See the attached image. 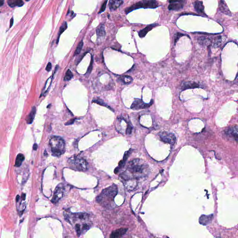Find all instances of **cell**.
I'll return each mask as SVG.
<instances>
[{
    "mask_svg": "<svg viewBox=\"0 0 238 238\" xmlns=\"http://www.w3.org/2000/svg\"><path fill=\"white\" fill-rule=\"evenodd\" d=\"M219 7H220V11L226 14L231 15V13L230 12L227 6L226 5L224 1L220 0L219 2Z\"/></svg>",
    "mask_w": 238,
    "mask_h": 238,
    "instance_id": "cell-17",
    "label": "cell"
},
{
    "mask_svg": "<svg viewBox=\"0 0 238 238\" xmlns=\"http://www.w3.org/2000/svg\"><path fill=\"white\" fill-rule=\"evenodd\" d=\"M75 121V119H71L69 121H67V122H66L65 124V125H72V124H73L74 123Z\"/></svg>",
    "mask_w": 238,
    "mask_h": 238,
    "instance_id": "cell-37",
    "label": "cell"
},
{
    "mask_svg": "<svg viewBox=\"0 0 238 238\" xmlns=\"http://www.w3.org/2000/svg\"></svg>",
    "mask_w": 238,
    "mask_h": 238,
    "instance_id": "cell-44",
    "label": "cell"
},
{
    "mask_svg": "<svg viewBox=\"0 0 238 238\" xmlns=\"http://www.w3.org/2000/svg\"><path fill=\"white\" fill-rule=\"evenodd\" d=\"M213 218V214L209 215H203L200 218L199 222L200 224L206 225L210 224Z\"/></svg>",
    "mask_w": 238,
    "mask_h": 238,
    "instance_id": "cell-12",
    "label": "cell"
},
{
    "mask_svg": "<svg viewBox=\"0 0 238 238\" xmlns=\"http://www.w3.org/2000/svg\"><path fill=\"white\" fill-rule=\"evenodd\" d=\"M127 169L128 172L125 173L128 180L136 179L145 176L148 172V166L141 160L135 159L128 163Z\"/></svg>",
    "mask_w": 238,
    "mask_h": 238,
    "instance_id": "cell-1",
    "label": "cell"
},
{
    "mask_svg": "<svg viewBox=\"0 0 238 238\" xmlns=\"http://www.w3.org/2000/svg\"><path fill=\"white\" fill-rule=\"evenodd\" d=\"M52 69V64L51 63H49L47 67H46V70L48 71V72H50V71Z\"/></svg>",
    "mask_w": 238,
    "mask_h": 238,
    "instance_id": "cell-36",
    "label": "cell"
},
{
    "mask_svg": "<svg viewBox=\"0 0 238 238\" xmlns=\"http://www.w3.org/2000/svg\"><path fill=\"white\" fill-rule=\"evenodd\" d=\"M36 113V108L35 107H34L32 108L31 111L30 112V113L27 117L26 121L27 124H30L32 123L35 117Z\"/></svg>",
    "mask_w": 238,
    "mask_h": 238,
    "instance_id": "cell-20",
    "label": "cell"
},
{
    "mask_svg": "<svg viewBox=\"0 0 238 238\" xmlns=\"http://www.w3.org/2000/svg\"><path fill=\"white\" fill-rule=\"evenodd\" d=\"M83 40H82L81 41V42L79 43V44L78 45L76 49V50L75 52V54L74 55H77L78 54H80V52L82 50V49L83 48Z\"/></svg>",
    "mask_w": 238,
    "mask_h": 238,
    "instance_id": "cell-28",
    "label": "cell"
},
{
    "mask_svg": "<svg viewBox=\"0 0 238 238\" xmlns=\"http://www.w3.org/2000/svg\"><path fill=\"white\" fill-rule=\"evenodd\" d=\"M74 75L71 71L70 69H68L66 73V75L64 77V81H69L72 79Z\"/></svg>",
    "mask_w": 238,
    "mask_h": 238,
    "instance_id": "cell-27",
    "label": "cell"
},
{
    "mask_svg": "<svg viewBox=\"0 0 238 238\" xmlns=\"http://www.w3.org/2000/svg\"><path fill=\"white\" fill-rule=\"evenodd\" d=\"M24 156L22 153H19L17 155V157L15 160V166L17 167L21 166L23 163V161L24 160Z\"/></svg>",
    "mask_w": 238,
    "mask_h": 238,
    "instance_id": "cell-23",
    "label": "cell"
},
{
    "mask_svg": "<svg viewBox=\"0 0 238 238\" xmlns=\"http://www.w3.org/2000/svg\"><path fill=\"white\" fill-rule=\"evenodd\" d=\"M4 4V1L3 0H0V6H2Z\"/></svg>",
    "mask_w": 238,
    "mask_h": 238,
    "instance_id": "cell-42",
    "label": "cell"
},
{
    "mask_svg": "<svg viewBox=\"0 0 238 238\" xmlns=\"http://www.w3.org/2000/svg\"><path fill=\"white\" fill-rule=\"evenodd\" d=\"M50 145L53 154L55 156L59 157L65 152V142L59 136H52L50 139Z\"/></svg>",
    "mask_w": 238,
    "mask_h": 238,
    "instance_id": "cell-3",
    "label": "cell"
},
{
    "mask_svg": "<svg viewBox=\"0 0 238 238\" xmlns=\"http://www.w3.org/2000/svg\"><path fill=\"white\" fill-rule=\"evenodd\" d=\"M75 229L76 232L78 236H80L81 233V226L79 224H76L75 225Z\"/></svg>",
    "mask_w": 238,
    "mask_h": 238,
    "instance_id": "cell-30",
    "label": "cell"
},
{
    "mask_svg": "<svg viewBox=\"0 0 238 238\" xmlns=\"http://www.w3.org/2000/svg\"><path fill=\"white\" fill-rule=\"evenodd\" d=\"M10 27H11L12 26H13V18H11V20H10Z\"/></svg>",
    "mask_w": 238,
    "mask_h": 238,
    "instance_id": "cell-39",
    "label": "cell"
},
{
    "mask_svg": "<svg viewBox=\"0 0 238 238\" xmlns=\"http://www.w3.org/2000/svg\"><path fill=\"white\" fill-rule=\"evenodd\" d=\"M67 23L66 22H64L63 23L62 25L60 27V29H59V31L58 36L57 40V43H58L59 41V39H60V37L61 35L65 31V30L67 28Z\"/></svg>",
    "mask_w": 238,
    "mask_h": 238,
    "instance_id": "cell-24",
    "label": "cell"
},
{
    "mask_svg": "<svg viewBox=\"0 0 238 238\" xmlns=\"http://www.w3.org/2000/svg\"><path fill=\"white\" fill-rule=\"evenodd\" d=\"M136 179H129V180H124L125 183L124 185L126 186V188L128 190H133L136 186Z\"/></svg>",
    "mask_w": 238,
    "mask_h": 238,
    "instance_id": "cell-18",
    "label": "cell"
},
{
    "mask_svg": "<svg viewBox=\"0 0 238 238\" xmlns=\"http://www.w3.org/2000/svg\"><path fill=\"white\" fill-rule=\"evenodd\" d=\"M119 170H120V168L119 167H117L115 168V169H114V172L115 173V174H117L118 173L119 171Z\"/></svg>",
    "mask_w": 238,
    "mask_h": 238,
    "instance_id": "cell-38",
    "label": "cell"
},
{
    "mask_svg": "<svg viewBox=\"0 0 238 238\" xmlns=\"http://www.w3.org/2000/svg\"><path fill=\"white\" fill-rule=\"evenodd\" d=\"M25 197H26V194L23 193L22 194V198L23 199V200H25Z\"/></svg>",
    "mask_w": 238,
    "mask_h": 238,
    "instance_id": "cell-41",
    "label": "cell"
},
{
    "mask_svg": "<svg viewBox=\"0 0 238 238\" xmlns=\"http://www.w3.org/2000/svg\"><path fill=\"white\" fill-rule=\"evenodd\" d=\"M159 6V3L156 0H142L132 5L129 8H126L125 11L126 13H128L134 10L140 8L155 9L157 8Z\"/></svg>",
    "mask_w": 238,
    "mask_h": 238,
    "instance_id": "cell-4",
    "label": "cell"
},
{
    "mask_svg": "<svg viewBox=\"0 0 238 238\" xmlns=\"http://www.w3.org/2000/svg\"><path fill=\"white\" fill-rule=\"evenodd\" d=\"M200 87V85L195 82H185L182 85V89L185 90L189 88H195Z\"/></svg>",
    "mask_w": 238,
    "mask_h": 238,
    "instance_id": "cell-15",
    "label": "cell"
},
{
    "mask_svg": "<svg viewBox=\"0 0 238 238\" xmlns=\"http://www.w3.org/2000/svg\"><path fill=\"white\" fill-rule=\"evenodd\" d=\"M96 34L98 38H104L106 36V32L103 24L100 25L96 29Z\"/></svg>",
    "mask_w": 238,
    "mask_h": 238,
    "instance_id": "cell-19",
    "label": "cell"
},
{
    "mask_svg": "<svg viewBox=\"0 0 238 238\" xmlns=\"http://www.w3.org/2000/svg\"><path fill=\"white\" fill-rule=\"evenodd\" d=\"M108 2V1H105L103 2V3L100 9V11H99V13H100L102 12H104L105 11V10L106 9V5H107V3Z\"/></svg>",
    "mask_w": 238,
    "mask_h": 238,
    "instance_id": "cell-32",
    "label": "cell"
},
{
    "mask_svg": "<svg viewBox=\"0 0 238 238\" xmlns=\"http://www.w3.org/2000/svg\"><path fill=\"white\" fill-rule=\"evenodd\" d=\"M65 190L63 184H60L57 186L54 192V196L51 201L53 203H56L63 197Z\"/></svg>",
    "mask_w": 238,
    "mask_h": 238,
    "instance_id": "cell-7",
    "label": "cell"
},
{
    "mask_svg": "<svg viewBox=\"0 0 238 238\" xmlns=\"http://www.w3.org/2000/svg\"><path fill=\"white\" fill-rule=\"evenodd\" d=\"M193 6L196 11L198 13L205 15L204 12V7L203 5V2L201 1H196L193 3Z\"/></svg>",
    "mask_w": 238,
    "mask_h": 238,
    "instance_id": "cell-14",
    "label": "cell"
},
{
    "mask_svg": "<svg viewBox=\"0 0 238 238\" xmlns=\"http://www.w3.org/2000/svg\"><path fill=\"white\" fill-rule=\"evenodd\" d=\"M184 36V35L183 34H182L181 33H176L175 35V43H176V42L178 41V40L180 39V37H181V36Z\"/></svg>",
    "mask_w": 238,
    "mask_h": 238,
    "instance_id": "cell-33",
    "label": "cell"
},
{
    "mask_svg": "<svg viewBox=\"0 0 238 238\" xmlns=\"http://www.w3.org/2000/svg\"><path fill=\"white\" fill-rule=\"evenodd\" d=\"M159 136L162 141L165 143L171 145L175 143L176 137L175 135L172 133L166 132H162L160 133Z\"/></svg>",
    "mask_w": 238,
    "mask_h": 238,
    "instance_id": "cell-6",
    "label": "cell"
},
{
    "mask_svg": "<svg viewBox=\"0 0 238 238\" xmlns=\"http://www.w3.org/2000/svg\"><path fill=\"white\" fill-rule=\"evenodd\" d=\"M71 163L75 166L77 170L79 171H85L88 169V164L85 160L83 158H75L72 159Z\"/></svg>",
    "mask_w": 238,
    "mask_h": 238,
    "instance_id": "cell-5",
    "label": "cell"
},
{
    "mask_svg": "<svg viewBox=\"0 0 238 238\" xmlns=\"http://www.w3.org/2000/svg\"><path fill=\"white\" fill-rule=\"evenodd\" d=\"M19 198H20V196L19 195H17V197H16V202H18L19 200Z\"/></svg>",
    "mask_w": 238,
    "mask_h": 238,
    "instance_id": "cell-43",
    "label": "cell"
},
{
    "mask_svg": "<svg viewBox=\"0 0 238 238\" xmlns=\"http://www.w3.org/2000/svg\"><path fill=\"white\" fill-rule=\"evenodd\" d=\"M8 3L9 5V6L11 8H13L15 6L21 7V6H23L24 4L23 1L21 0H9L8 1Z\"/></svg>",
    "mask_w": 238,
    "mask_h": 238,
    "instance_id": "cell-21",
    "label": "cell"
},
{
    "mask_svg": "<svg viewBox=\"0 0 238 238\" xmlns=\"http://www.w3.org/2000/svg\"><path fill=\"white\" fill-rule=\"evenodd\" d=\"M170 4L168 6L170 10H179L183 8L186 1L185 0H170Z\"/></svg>",
    "mask_w": 238,
    "mask_h": 238,
    "instance_id": "cell-9",
    "label": "cell"
},
{
    "mask_svg": "<svg viewBox=\"0 0 238 238\" xmlns=\"http://www.w3.org/2000/svg\"><path fill=\"white\" fill-rule=\"evenodd\" d=\"M157 25L156 24H153L148 25V26L144 28V29L141 30L139 33V36L140 38H143L148 34V32L152 30L153 28L156 27Z\"/></svg>",
    "mask_w": 238,
    "mask_h": 238,
    "instance_id": "cell-16",
    "label": "cell"
},
{
    "mask_svg": "<svg viewBox=\"0 0 238 238\" xmlns=\"http://www.w3.org/2000/svg\"><path fill=\"white\" fill-rule=\"evenodd\" d=\"M131 152H132V150L130 149L129 151L126 152V153H125L124 155V157H123V162H126V161L127 160V158L129 157V156L130 155V154Z\"/></svg>",
    "mask_w": 238,
    "mask_h": 238,
    "instance_id": "cell-31",
    "label": "cell"
},
{
    "mask_svg": "<svg viewBox=\"0 0 238 238\" xmlns=\"http://www.w3.org/2000/svg\"><path fill=\"white\" fill-rule=\"evenodd\" d=\"M119 80L125 84H129L133 81V78L128 75H122L119 78Z\"/></svg>",
    "mask_w": 238,
    "mask_h": 238,
    "instance_id": "cell-22",
    "label": "cell"
},
{
    "mask_svg": "<svg viewBox=\"0 0 238 238\" xmlns=\"http://www.w3.org/2000/svg\"><path fill=\"white\" fill-rule=\"evenodd\" d=\"M132 132V126H131L130 125L128 124L127 126L126 130V133L127 135H130Z\"/></svg>",
    "mask_w": 238,
    "mask_h": 238,
    "instance_id": "cell-34",
    "label": "cell"
},
{
    "mask_svg": "<svg viewBox=\"0 0 238 238\" xmlns=\"http://www.w3.org/2000/svg\"><path fill=\"white\" fill-rule=\"evenodd\" d=\"M127 229L120 228L113 231L110 236V238H121L123 235L126 234Z\"/></svg>",
    "mask_w": 238,
    "mask_h": 238,
    "instance_id": "cell-10",
    "label": "cell"
},
{
    "mask_svg": "<svg viewBox=\"0 0 238 238\" xmlns=\"http://www.w3.org/2000/svg\"><path fill=\"white\" fill-rule=\"evenodd\" d=\"M123 3V0H111L109 2V9L111 11L115 10Z\"/></svg>",
    "mask_w": 238,
    "mask_h": 238,
    "instance_id": "cell-13",
    "label": "cell"
},
{
    "mask_svg": "<svg viewBox=\"0 0 238 238\" xmlns=\"http://www.w3.org/2000/svg\"><path fill=\"white\" fill-rule=\"evenodd\" d=\"M226 134L228 136L234 138V139H235L237 141L238 139L237 126H235L228 129L226 131Z\"/></svg>",
    "mask_w": 238,
    "mask_h": 238,
    "instance_id": "cell-11",
    "label": "cell"
},
{
    "mask_svg": "<svg viewBox=\"0 0 238 238\" xmlns=\"http://www.w3.org/2000/svg\"><path fill=\"white\" fill-rule=\"evenodd\" d=\"M152 103V100L150 104L145 103L144 102L140 99H137L132 104L131 108L134 110H139L141 109H144L149 107Z\"/></svg>",
    "mask_w": 238,
    "mask_h": 238,
    "instance_id": "cell-8",
    "label": "cell"
},
{
    "mask_svg": "<svg viewBox=\"0 0 238 238\" xmlns=\"http://www.w3.org/2000/svg\"><path fill=\"white\" fill-rule=\"evenodd\" d=\"M37 148H38V145H37V144H36V143L34 144V145H33V149L34 150H36Z\"/></svg>",
    "mask_w": 238,
    "mask_h": 238,
    "instance_id": "cell-40",
    "label": "cell"
},
{
    "mask_svg": "<svg viewBox=\"0 0 238 238\" xmlns=\"http://www.w3.org/2000/svg\"><path fill=\"white\" fill-rule=\"evenodd\" d=\"M118 193V188L116 185L104 189L96 198V200L104 206H108L113 201L114 197Z\"/></svg>",
    "mask_w": 238,
    "mask_h": 238,
    "instance_id": "cell-2",
    "label": "cell"
},
{
    "mask_svg": "<svg viewBox=\"0 0 238 238\" xmlns=\"http://www.w3.org/2000/svg\"><path fill=\"white\" fill-rule=\"evenodd\" d=\"M93 61H94V60H93V56H92L91 60V62H90V65H89V67H88V70H87V73H86V75H90L91 72V71H92V68H93Z\"/></svg>",
    "mask_w": 238,
    "mask_h": 238,
    "instance_id": "cell-29",
    "label": "cell"
},
{
    "mask_svg": "<svg viewBox=\"0 0 238 238\" xmlns=\"http://www.w3.org/2000/svg\"><path fill=\"white\" fill-rule=\"evenodd\" d=\"M89 228H90L89 225H88V224L85 223L82 225V228H81V232L88 230L89 229Z\"/></svg>",
    "mask_w": 238,
    "mask_h": 238,
    "instance_id": "cell-35",
    "label": "cell"
},
{
    "mask_svg": "<svg viewBox=\"0 0 238 238\" xmlns=\"http://www.w3.org/2000/svg\"><path fill=\"white\" fill-rule=\"evenodd\" d=\"M74 217L75 219H78L80 220H85L88 217V215L86 213H78L74 215Z\"/></svg>",
    "mask_w": 238,
    "mask_h": 238,
    "instance_id": "cell-25",
    "label": "cell"
},
{
    "mask_svg": "<svg viewBox=\"0 0 238 238\" xmlns=\"http://www.w3.org/2000/svg\"><path fill=\"white\" fill-rule=\"evenodd\" d=\"M93 102H94V103H95L98 104H99L100 105H101V106H104V107H106L107 108H109L110 109H111V110H112L113 109L110 108V107H109L108 106V105L107 104L105 103L103 101V100H102L101 99H99V98H97V99H94L93 100Z\"/></svg>",
    "mask_w": 238,
    "mask_h": 238,
    "instance_id": "cell-26",
    "label": "cell"
}]
</instances>
